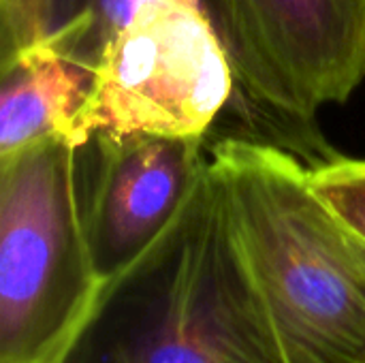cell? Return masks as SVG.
I'll list each match as a JSON object with an SVG mask.
<instances>
[{
    "instance_id": "8",
    "label": "cell",
    "mask_w": 365,
    "mask_h": 363,
    "mask_svg": "<svg viewBox=\"0 0 365 363\" xmlns=\"http://www.w3.org/2000/svg\"><path fill=\"white\" fill-rule=\"evenodd\" d=\"M312 193L365 242V158H331L308 171Z\"/></svg>"
},
{
    "instance_id": "2",
    "label": "cell",
    "mask_w": 365,
    "mask_h": 363,
    "mask_svg": "<svg viewBox=\"0 0 365 363\" xmlns=\"http://www.w3.org/2000/svg\"><path fill=\"white\" fill-rule=\"evenodd\" d=\"M58 363H287L212 175L182 231L103 287Z\"/></svg>"
},
{
    "instance_id": "1",
    "label": "cell",
    "mask_w": 365,
    "mask_h": 363,
    "mask_svg": "<svg viewBox=\"0 0 365 363\" xmlns=\"http://www.w3.org/2000/svg\"><path fill=\"white\" fill-rule=\"evenodd\" d=\"M293 154L220 139L210 175L287 363H365V276Z\"/></svg>"
},
{
    "instance_id": "3",
    "label": "cell",
    "mask_w": 365,
    "mask_h": 363,
    "mask_svg": "<svg viewBox=\"0 0 365 363\" xmlns=\"http://www.w3.org/2000/svg\"><path fill=\"white\" fill-rule=\"evenodd\" d=\"M77 150L49 137L0 156V363H58L103 291Z\"/></svg>"
},
{
    "instance_id": "4",
    "label": "cell",
    "mask_w": 365,
    "mask_h": 363,
    "mask_svg": "<svg viewBox=\"0 0 365 363\" xmlns=\"http://www.w3.org/2000/svg\"><path fill=\"white\" fill-rule=\"evenodd\" d=\"M235 79L203 0H130L92 60L73 143L98 133L205 137Z\"/></svg>"
},
{
    "instance_id": "5",
    "label": "cell",
    "mask_w": 365,
    "mask_h": 363,
    "mask_svg": "<svg viewBox=\"0 0 365 363\" xmlns=\"http://www.w3.org/2000/svg\"><path fill=\"white\" fill-rule=\"evenodd\" d=\"M252 101L308 122L365 81V0H210Z\"/></svg>"
},
{
    "instance_id": "6",
    "label": "cell",
    "mask_w": 365,
    "mask_h": 363,
    "mask_svg": "<svg viewBox=\"0 0 365 363\" xmlns=\"http://www.w3.org/2000/svg\"><path fill=\"white\" fill-rule=\"evenodd\" d=\"M83 220L103 287L130 272L190 218L210 175L205 137L98 133Z\"/></svg>"
},
{
    "instance_id": "9",
    "label": "cell",
    "mask_w": 365,
    "mask_h": 363,
    "mask_svg": "<svg viewBox=\"0 0 365 363\" xmlns=\"http://www.w3.org/2000/svg\"><path fill=\"white\" fill-rule=\"evenodd\" d=\"M60 0H0V66L43 43L58 28Z\"/></svg>"
},
{
    "instance_id": "7",
    "label": "cell",
    "mask_w": 365,
    "mask_h": 363,
    "mask_svg": "<svg viewBox=\"0 0 365 363\" xmlns=\"http://www.w3.org/2000/svg\"><path fill=\"white\" fill-rule=\"evenodd\" d=\"M94 53L92 19L75 13L49 39L0 66V156L49 137L73 143Z\"/></svg>"
},
{
    "instance_id": "10",
    "label": "cell",
    "mask_w": 365,
    "mask_h": 363,
    "mask_svg": "<svg viewBox=\"0 0 365 363\" xmlns=\"http://www.w3.org/2000/svg\"><path fill=\"white\" fill-rule=\"evenodd\" d=\"M336 220H338V218H336ZM340 225H342V223H340ZM342 229H344V233H346V242H349V246H351V252H353L357 265L361 267V272H364L365 276V242L361 237H357L355 233H351L344 225H342Z\"/></svg>"
}]
</instances>
